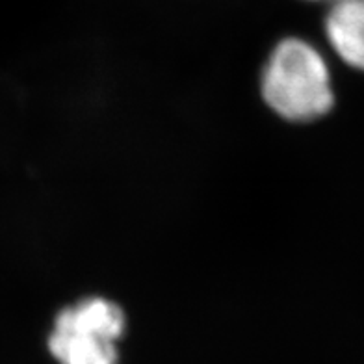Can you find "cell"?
<instances>
[{
    "instance_id": "obj_2",
    "label": "cell",
    "mask_w": 364,
    "mask_h": 364,
    "mask_svg": "<svg viewBox=\"0 0 364 364\" xmlns=\"http://www.w3.org/2000/svg\"><path fill=\"white\" fill-rule=\"evenodd\" d=\"M125 316L115 303L90 297L58 314L48 351L60 364H117Z\"/></svg>"
},
{
    "instance_id": "obj_3",
    "label": "cell",
    "mask_w": 364,
    "mask_h": 364,
    "mask_svg": "<svg viewBox=\"0 0 364 364\" xmlns=\"http://www.w3.org/2000/svg\"><path fill=\"white\" fill-rule=\"evenodd\" d=\"M326 36L348 65L364 71V0H331Z\"/></svg>"
},
{
    "instance_id": "obj_1",
    "label": "cell",
    "mask_w": 364,
    "mask_h": 364,
    "mask_svg": "<svg viewBox=\"0 0 364 364\" xmlns=\"http://www.w3.org/2000/svg\"><path fill=\"white\" fill-rule=\"evenodd\" d=\"M262 97L283 119L301 123L326 115L333 106L326 60L303 39H283L264 69Z\"/></svg>"
},
{
    "instance_id": "obj_4",
    "label": "cell",
    "mask_w": 364,
    "mask_h": 364,
    "mask_svg": "<svg viewBox=\"0 0 364 364\" xmlns=\"http://www.w3.org/2000/svg\"><path fill=\"white\" fill-rule=\"evenodd\" d=\"M309 2H323V0H309Z\"/></svg>"
}]
</instances>
